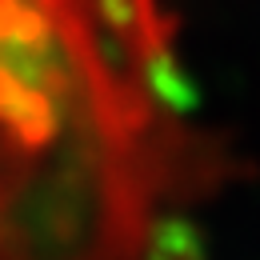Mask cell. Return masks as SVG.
Wrapping results in <instances>:
<instances>
[{
  "mask_svg": "<svg viewBox=\"0 0 260 260\" xmlns=\"http://www.w3.org/2000/svg\"><path fill=\"white\" fill-rule=\"evenodd\" d=\"M228 176L168 0H0V260H208Z\"/></svg>",
  "mask_w": 260,
  "mask_h": 260,
  "instance_id": "6da1fadb",
  "label": "cell"
}]
</instances>
